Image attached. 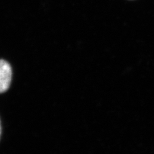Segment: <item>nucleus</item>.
I'll list each match as a JSON object with an SVG mask.
<instances>
[{
	"instance_id": "1",
	"label": "nucleus",
	"mask_w": 154,
	"mask_h": 154,
	"mask_svg": "<svg viewBox=\"0 0 154 154\" xmlns=\"http://www.w3.org/2000/svg\"><path fill=\"white\" fill-rule=\"evenodd\" d=\"M12 70L10 64L5 60H1L0 67V91H6L10 86L12 80Z\"/></svg>"
}]
</instances>
